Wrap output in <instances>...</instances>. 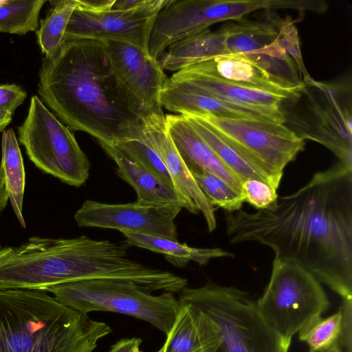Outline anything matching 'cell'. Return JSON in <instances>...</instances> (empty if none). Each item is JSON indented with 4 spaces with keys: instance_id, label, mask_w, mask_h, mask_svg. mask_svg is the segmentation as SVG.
<instances>
[{
    "instance_id": "obj_1",
    "label": "cell",
    "mask_w": 352,
    "mask_h": 352,
    "mask_svg": "<svg viewBox=\"0 0 352 352\" xmlns=\"http://www.w3.org/2000/svg\"><path fill=\"white\" fill-rule=\"evenodd\" d=\"M230 244L254 242L307 270L342 299H352V167L316 172L270 208L226 212Z\"/></svg>"
},
{
    "instance_id": "obj_2",
    "label": "cell",
    "mask_w": 352,
    "mask_h": 352,
    "mask_svg": "<svg viewBox=\"0 0 352 352\" xmlns=\"http://www.w3.org/2000/svg\"><path fill=\"white\" fill-rule=\"evenodd\" d=\"M42 102L70 130L115 145L138 139L142 119L131 111L118 86L103 42L66 41L39 70Z\"/></svg>"
},
{
    "instance_id": "obj_3",
    "label": "cell",
    "mask_w": 352,
    "mask_h": 352,
    "mask_svg": "<svg viewBox=\"0 0 352 352\" xmlns=\"http://www.w3.org/2000/svg\"><path fill=\"white\" fill-rule=\"evenodd\" d=\"M111 332L45 291L0 289V352H92Z\"/></svg>"
},
{
    "instance_id": "obj_4",
    "label": "cell",
    "mask_w": 352,
    "mask_h": 352,
    "mask_svg": "<svg viewBox=\"0 0 352 352\" xmlns=\"http://www.w3.org/2000/svg\"><path fill=\"white\" fill-rule=\"evenodd\" d=\"M179 294V301L194 305L214 324L220 338L218 352H288L248 292L208 282Z\"/></svg>"
},
{
    "instance_id": "obj_5",
    "label": "cell",
    "mask_w": 352,
    "mask_h": 352,
    "mask_svg": "<svg viewBox=\"0 0 352 352\" xmlns=\"http://www.w3.org/2000/svg\"><path fill=\"white\" fill-rule=\"evenodd\" d=\"M304 87L285 99L280 110L285 124L302 140L316 142L352 167L351 106L346 89L305 80Z\"/></svg>"
},
{
    "instance_id": "obj_6",
    "label": "cell",
    "mask_w": 352,
    "mask_h": 352,
    "mask_svg": "<svg viewBox=\"0 0 352 352\" xmlns=\"http://www.w3.org/2000/svg\"><path fill=\"white\" fill-rule=\"evenodd\" d=\"M45 292L84 314L101 311L131 316L150 323L166 336L170 331L180 308L179 299L173 293L153 295L130 280H77L50 286Z\"/></svg>"
},
{
    "instance_id": "obj_7",
    "label": "cell",
    "mask_w": 352,
    "mask_h": 352,
    "mask_svg": "<svg viewBox=\"0 0 352 352\" xmlns=\"http://www.w3.org/2000/svg\"><path fill=\"white\" fill-rule=\"evenodd\" d=\"M256 301L261 316L287 348L294 336L321 317L330 303L321 283L312 274L275 257L269 283Z\"/></svg>"
},
{
    "instance_id": "obj_8",
    "label": "cell",
    "mask_w": 352,
    "mask_h": 352,
    "mask_svg": "<svg viewBox=\"0 0 352 352\" xmlns=\"http://www.w3.org/2000/svg\"><path fill=\"white\" fill-rule=\"evenodd\" d=\"M17 132L26 155L42 172L75 187L89 178L91 164L74 133L37 96H32Z\"/></svg>"
},
{
    "instance_id": "obj_9",
    "label": "cell",
    "mask_w": 352,
    "mask_h": 352,
    "mask_svg": "<svg viewBox=\"0 0 352 352\" xmlns=\"http://www.w3.org/2000/svg\"><path fill=\"white\" fill-rule=\"evenodd\" d=\"M199 116L276 189L285 168L305 148V140L283 123Z\"/></svg>"
},
{
    "instance_id": "obj_10",
    "label": "cell",
    "mask_w": 352,
    "mask_h": 352,
    "mask_svg": "<svg viewBox=\"0 0 352 352\" xmlns=\"http://www.w3.org/2000/svg\"><path fill=\"white\" fill-rule=\"evenodd\" d=\"M292 6L291 0H171L157 17L148 52L158 59L171 44L198 34L216 23L241 20L256 10Z\"/></svg>"
},
{
    "instance_id": "obj_11",
    "label": "cell",
    "mask_w": 352,
    "mask_h": 352,
    "mask_svg": "<svg viewBox=\"0 0 352 352\" xmlns=\"http://www.w3.org/2000/svg\"><path fill=\"white\" fill-rule=\"evenodd\" d=\"M170 1L145 0L141 6L125 10L91 11L76 5L66 28L65 42L116 41L148 52L149 39L157 17Z\"/></svg>"
},
{
    "instance_id": "obj_12",
    "label": "cell",
    "mask_w": 352,
    "mask_h": 352,
    "mask_svg": "<svg viewBox=\"0 0 352 352\" xmlns=\"http://www.w3.org/2000/svg\"><path fill=\"white\" fill-rule=\"evenodd\" d=\"M103 43L117 83L132 112L142 120L164 115L160 96L168 78L158 59L127 43Z\"/></svg>"
},
{
    "instance_id": "obj_13",
    "label": "cell",
    "mask_w": 352,
    "mask_h": 352,
    "mask_svg": "<svg viewBox=\"0 0 352 352\" xmlns=\"http://www.w3.org/2000/svg\"><path fill=\"white\" fill-rule=\"evenodd\" d=\"M235 21L227 22L219 28L226 36L228 55L242 58L293 85L302 82L290 45L271 20L264 22L243 18Z\"/></svg>"
},
{
    "instance_id": "obj_14",
    "label": "cell",
    "mask_w": 352,
    "mask_h": 352,
    "mask_svg": "<svg viewBox=\"0 0 352 352\" xmlns=\"http://www.w3.org/2000/svg\"><path fill=\"white\" fill-rule=\"evenodd\" d=\"M182 209L179 205L148 206L135 201L110 204L85 200L74 219L80 228L113 229L177 240L175 220Z\"/></svg>"
},
{
    "instance_id": "obj_15",
    "label": "cell",
    "mask_w": 352,
    "mask_h": 352,
    "mask_svg": "<svg viewBox=\"0 0 352 352\" xmlns=\"http://www.w3.org/2000/svg\"><path fill=\"white\" fill-rule=\"evenodd\" d=\"M160 102L165 109L180 115L285 123L280 109L230 102L209 95L191 83L171 78L164 85Z\"/></svg>"
},
{
    "instance_id": "obj_16",
    "label": "cell",
    "mask_w": 352,
    "mask_h": 352,
    "mask_svg": "<svg viewBox=\"0 0 352 352\" xmlns=\"http://www.w3.org/2000/svg\"><path fill=\"white\" fill-rule=\"evenodd\" d=\"M146 139L164 163L176 191L195 204L203 214L209 232L217 228L214 207L198 186L179 155L168 130L164 115L142 120Z\"/></svg>"
},
{
    "instance_id": "obj_17",
    "label": "cell",
    "mask_w": 352,
    "mask_h": 352,
    "mask_svg": "<svg viewBox=\"0 0 352 352\" xmlns=\"http://www.w3.org/2000/svg\"><path fill=\"white\" fill-rule=\"evenodd\" d=\"M179 72L206 76L287 98L305 86L303 80L300 85H293L271 75L242 58L231 55L216 56L189 65Z\"/></svg>"
},
{
    "instance_id": "obj_18",
    "label": "cell",
    "mask_w": 352,
    "mask_h": 352,
    "mask_svg": "<svg viewBox=\"0 0 352 352\" xmlns=\"http://www.w3.org/2000/svg\"><path fill=\"white\" fill-rule=\"evenodd\" d=\"M165 118L170 135L190 171L210 173L243 195L239 180L183 116L169 114Z\"/></svg>"
},
{
    "instance_id": "obj_19",
    "label": "cell",
    "mask_w": 352,
    "mask_h": 352,
    "mask_svg": "<svg viewBox=\"0 0 352 352\" xmlns=\"http://www.w3.org/2000/svg\"><path fill=\"white\" fill-rule=\"evenodd\" d=\"M105 153L115 162L117 175L135 190V202L142 205H179L192 214H198L196 206L182 195L135 162L127 157L114 145L98 142Z\"/></svg>"
},
{
    "instance_id": "obj_20",
    "label": "cell",
    "mask_w": 352,
    "mask_h": 352,
    "mask_svg": "<svg viewBox=\"0 0 352 352\" xmlns=\"http://www.w3.org/2000/svg\"><path fill=\"white\" fill-rule=\"evenodd\" d=\"M179 302L177 318L164 344V352H218L220 338L212 321L194 305Z\"/></svg>"
},
{
    "instance_id": "obj_21",
    "label": "cell",
    "mask_w": 352,
    "mask_h": 352,
    "mask_svg": "<svg viewBox=\"0 0 352 352\" xmlns=\"http://www.w3.org/2000/svg\"><path fill=\"white\" fill-rule=\"evenodd\" d=\"M223 55H228L224 33L220 29L214 32L208 29L171 44L158 60L164 70L175 72Z\"/></svg>"
},
{
    "instance_id": "obj_22",
    "label": "cell",
    "mask_w": 352,
    "mask_h": 352,
    "mask_svg": "<svg viewBox=\"0 0 352 352\" xmlns=\"http://www.w3.org/2000/svg\"><path fill=\"white\" fill-rule=\"evenodd\" d=\"M122 233L129 245L162 254L178 267H184L190 261L206 265L212 259L234 257L233 254L219 248H193L168 238L130 232Z\"/></svg>"
},
{
    "instance_id": "obj_23",
    "label": "cell",
    "mask_w": 352,
    "mask_h": 352,
    "mask_svg": "<svg viewBox=\"0 0 352 352\" xmlns=\"http://www.w3.org/2000/svg\"><path fill=\"white\" fill-rule=\"evenodd\" d=\"M191 83L206 94L233 102L280 109L287 98L225 82L212 78L184 74L179 71L170 77Z\"/></svg>"
},
{
    "instance_id": "obj_24",
    "label": "cell",
    "mask_w": 352,
    "mask_h": 352,
    "mask_svg": "<svg viewBox=\"0 0 352 352\" xmlns=\"http://www.w3.org/2000/svg\"><path fill=\"white\" fill-rule=\"evenodd\" d=\"M1 155L0 164L4 168L8 198L18 221L25 228L23 215L25 172L18 140L11 128L2 132Z\"/></svg>"
},
{
    "instance_id": "obj_25",
    "label": "cell",
    "mask_w": 352,
    "mask_h": 352,
    "mask_svg": "<svg viewBox=\"0 0 352 352\" xmlns=\"http://www.w3.org/2000/svg\"><path fill=\"white\" fill-rule=\"evenodd\" d=\"M182 116L189 122L196 132L211 147L241 184L250 179L260 180L270 184L267 179L250 166L201 116L192 114Z\"/></svg>"
},
{
    "instance_id": "obj_26",
    "label": "cell",
    "mask_w": 352,
    "mask_h": 352,
    "mask_svg": "<svg viewBox=\"0 0 352 352\" xmlns=\"http://www.w3.org/2000/svg\"><path fill=\"white\" fill-rule=\"evenodd\" d=\"M45 18L40 20L36 30L37 42L45 57L56 53L65 42V34L70 17L76 6V0L53 1Z\"/></svg>"
},
{
    "instance_id": "obj_27",
    "label": "cell",
    "mask_w": 352,
    "mask_h": 352,
    "mask_svg": "<svg viewBox=\"0 0 352 352\" xmlns=\"http://www.w3.org/2000/svg\"><path fill=\"white\" fill-rule=\"evenodd\" d=\"M47 0L0 1V32L23 35L36 31L38 16Z\"/></svg>"
},
{
    "instance_id": "obj_28",
    "label": "cell",
    "mask_w": 352,
    "mask_h": 352,
    "mask_svg": "<svg viewBox=\"0 0 352 352\" xmlns=\"http://www.w3.org/2000/svg\"><path fill=\"white\" fill-rule=\"evenodd\" d=\"M114 146L120 150L127 157L162 183L171 188H174L164 163L148 143L144 131L141 138L120 142Z\"/></svg>"
},
{
    "instance_id": "obj_29",
    "label": "cell",
    "mask_w": 352,
    "mask_h": 352,
    "mask_svg": "<svg viewBox=\"0 0 352 352\" xmlns=\"http://www.w3.org/2000/svg\"><path fill=\"white\" fill-rule=\"evenodd\" d=\"M342 316L338 310L333 315L313 320L299 333V339L309 346V352L327 350L337 344Z\"/></svg>"
},
{
    "instance_id": "obj_30",
    "label": "cell",
    "mask_w": 352,
    "mask_h": 352,
    "mask_svg": "<svg viewBox=\"0 0 352 352\" xmlns=\"http://www.w3.org/2000/svg\"><path fill=\"white\" fill-rule=\"evenodd\" d=\"M198 186L213 206L234 212L241 210L245 197L233 190L224 181L203 170L190 171Z\"/></svg>"
},
{
    "instance_id": "obj_31",
    "label": "cell",
    "mask_w": 352,
    "mask_h": 352,
    "mask_svg": "<svg viewBox=\"0 0 352 352\" xmlns=\"http://www.w3.org/2000/svg\"><path fill=\"white\" fill-rule=\"evenodd\" d=\"M245 201L257 210L268 209L277 201V189L266 182L250 179L241 184Z\"/></svg>"
},
{
    "instance_id": "obj_32",
    "label": "cell",
    "mask_w": 352,
    "mask_h": 352,
    "mask_svg": "<svg viewBox=\"0 0 352 352\" xmlns=\"http://www.w3.org/2000/svg\"><path fill=\"white\" fill-rule=\"evenodd\" d=\"M341 326L337 344L342 352H352V299H342Z\"/></svg>"
},
{
    "instance_id": "obj_33",
    "label": "cell",
    "mask_w": 352,
    "mask_h": 352,
    "mask_svg": "<svg viewBox=\"0 0 352 352\" xmlns=\"http://www.w3.org/2000/svg\"><path fill=\"white\" fill-rule=\"evenodd\" d=\"M27 98L26 91L16 84L0 85V109L14 114Z\"/></svg>"
},
{
    "instance_id": "obj_34",
    "label": "cell",
    "mask_w": 352,
    "mask_h": 352,
    "mask_svg": "<svg viewBox=\"0 0 352 352\" xmlns=\"http://www.w3.org/2000/svg\"><path fill=\"white\" fill-rule=\"evenodd\" d=\"M77 6L91 11L111 10L115 0H76Z\"/></svg>"
},
{
    "instance_id": "obj_35",
    "label": "cell",
    "mask_w": 352,
    "mask_h": 352,
    "mask_svg": "<svg viewBox=\"0 0 352 352\" xmlns=\"http://www.w3.org/2000/svg\"><path fill=\"white\" fill-rule=\"evenodd\" d=\"M142 340L138 338H124L113 344L109 352H134L140 348Z\"/></svg>"
},
{
    "instance_id": "obj_36",
    "label": "cell",
    "mask_w": 352,
    "mask_h": 352,
    "mask_svg": "<svg viewBox=\"0 0 352 352\" xmlns=\"http://www.w3.org/2000/svg\"><path fill=\"white\" fill-rule=\"evenodd\" d=\"M9 198L6 183L4 168L0 164V217L8 205Z\"/></svg>"
},
{
    "instance_id": "obj_37",
    "label": "cell",
    "mask_w": 352,
    "mask_h": 352,
    "mask_svg": "<svg viewBox=\"0 0 352 352\" xmlns=\"http://www.w3.org/2000/svg\"><path fill=\"white\" fill-rule=\"evenodd\" d=\"M145 0H115L111 10H125L141 6Z\"/></svg>"
},
{
    "instance_id": "obj_38",
    "label": "cell",
    "mask_w": 352,
    "mask_h": 352,
    "mask_svg": "<svg viewBox=\"0 0 352 352\" xmlns=\"http://www.w3.org/2000/svg\"><path fill=\"white\" fill-rule=\"evenodd\" d=\"M13 113L0 109V132H3L12 120Z\"/></svg>"
},
{
    "instance_id": "obj_39",
    "label": "cell",
    "mask_w": 352,
    "mask_h": 352,
    "mask_svg": "<svg viewBox=\"0 0 352 352\" xmlns=\"http://www.w3.org/2000/svg\"><path fill=\"white\" fill-rule=\"evenodd\" d=\"M319 352H342V351H340V348L338 347V344H336L333 346H332L331 348H330L327 350L319 351Z\"/></svg>"
},
{
    "instance_id": "obj_40",
    "label": "cell",
    "mask_w": 352,
    "mask_h": 352,
    "mask_svg": "<svg viewBox=\"0 0 352 352\" xmlns=\"http://www.w3.org/2000/svg\"><path fill=\"white\" fill-rule=\"evenodd\" d=\"M165 351V347H164V345H163L160 350H158L157 352H164Z\"/></svg>"
},
{
    "instance_id": "obj_41",
    "label": "cell",
    "mask_w": 352,
    "mask_h": 352,
    "mask_svg": "<svg viewBox=\"0 0 352 352\" xmlns=\"http://www.w3.org/2000/svg\"><path fill=\"white\" fill-rule=\"evenodd\" d=\"M134 352H142V351L140 350V348H138Z\"/></svg>"
}]
</instances>
